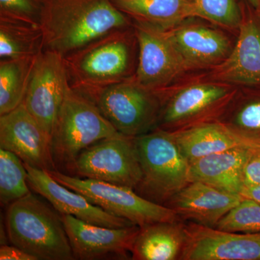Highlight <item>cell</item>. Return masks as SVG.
Segmentation results:
<instances>
[{"label":"cell","mask_w":260,"mask_h":260,"mask_svg":"<svg viewBox=\"0 0 260 260\" xmlns=\"http://www.w3.org/2000/svg\"><path fill=\"white\" fill-rule=\"evenodd\" d=\"M129 23L112 0H44V49L65 57L108 32L129 28Z\"/></svg>","instance_id":"cell-1"},{"label":"cell","mask_w":260,"mask_h":260,"mask_svg":"<svg viewBox=\"0 0 260 260\" xmlns=\"http://www.w3.org/2000/svg\"><path fill=\"white\" fill-rule=\"evenodd\" d=\"M8 239L38 260L75 259L61 216L32 193L9 205Z\"/></svg>","instance_id":"cell-2"},{"label":"cell","mask_w":260,"mask_h":260,"mask_svg":"<svg viewBox=\"0 0 260 260\" xmlns=\"http://www.w3.org/2000/svg\"><path fill=\"white\" fill-rule=\"evenodd\" d=\"M142 179L138 194L166 205L191 182L190 162L181 152L172 133L155 128L136 137Z\"/></svg>","instance_id":"cell-3"},{"label":"cell","mask_w":260,"mask_h":260,"mask_svg":"<svg viewBox=\"0 0 260 260\" xmlns=\"http://www.w3.org/2000/svg\"><path fill=\"white\" fill-rule=\"evenodd\" d=\"M127 28L108 32L65 56L72 88L87 95L127 80L131 59Z\"/></svg>","instance_id":"cell-4"},{"label":"cell","mask_w":260,"mask_h":260,"mask_svg":"<svg viewBox=\"0 0 260 260\" xmlns=\"http://www.w3.org/2000/svg\"><path fill=\"white\" fill-rule=\"evenodd\" d=\"M117 133L93 101L71 87L51 138L54 160L68 167L85 148Z\"/></svg>","instance_id":"cell-5"},{"label":"cell","mask_w":260,"mask_h":260,"mask_svg":"<svg viewBox=\"0 0 260 260\" xmlns=\"http://www.w3.org/2000/svg\"><path fill=\"white\" fill-rule=\"evenodd\" d=\"M47 172L54 180L83 194L93 204L112 215L126 219L140 228L181 220L171 208L143 198L131 188L95 179L72 177L58 170Z\"/></svg>","instance_id":"cell-6"},{"label":"cell","mask_w":260,"mask_h":260,"mask_svg":"<svg viewBox=\"0 0 260 260\" xmlns=\"http://www.w3.org/2000/svg\"><path fill=\"white\" fill-rule=\"evenodd\" d=\"M85 95L121 134L136 138L158 124L161 99L155 90L135 80H124Z\"/></svg>","instance_id":"cell-7"},{"label":"cell","mask_w":260,"mask_h":260,"mask_svg":"<svg viewBox=\"0 0 260 260\" xmlns=\"http://www.w3.org/2000/svg\"><path fill=\"white\" fill-rule=\"evenodd\" d=\"M68 167L78 177L133 189L138 187L142 179L136 140L120 133L85 148Z\"/></svg>","instance_id":"cell-8"},{"label":"cell","mask_w":260,"mask_h":260,"mask_svg":"<svg viewBox=\"0 0 260 260\" xmlns=\"http://www.w3.org/2000/svg\"><path fill=\"white\" fill-rule=\"evenodd\" d=\"M234 95L229 87L220 84L185 87L162 103L157 128L174 133L217 121Z\"/></svg>","instance_id":"cell-9"},{"label":"cell","mask_w":260,"mask_h":260,"mask_svg":"<svg viewBox=\"0 0 260 260\" xmlns=\"http://www.w3.org/2000/svg\"><path fill=\"white\" fill-rule=\"evenodd\" d=\"M70 88L64 56L44 49L36 61L23 104L51 138Z\"/></svg>","instance_id":"cell-10"},{"label":"cell","mask_w":260,"mask_h":260,"mask_svg":"<svg viewBox=\"0 0 260 260\" xmlns=\"http://www.w3.org/2000/svg\"><path fill=\"white\" fill-rule=\"evenodd\" d=\"M0 147L32 167L57 170L51 138L23 104L0 116Z\"/></svg>","instance_id":"cell-11"},{"label":"cell","mask_w":260,"mask_h":260,"mask_svg":"<svg viewBox=\"0 0 260 260\" xmlns=\"http://www.w3.org/2000/svg\"><path fill=\"white\" fill-rule=\"evenodd\" d=\"M180 260H260V232L233 233L185 223Z\"/></svg>","instance_id":"cell-12"},{"label":"cell","mask_w":260,"mask_h":260,"mask_svg":"<svg viewBox=\"0 0 260 260\" xmlns=\"http://www.w3.org/2000/svg\"><path fill=\"white\" fill-rule=\"evenodd\" d=\"M75 259H127L140 232L136 225L108 228L87 223L70 215H61Z\"/></svg>","instance_id":"cell-13"},{"label":"cell","mask_w":260,"mask_h":260,"mask_svg":"<svg viewBox=\"0 0 260 260\" xmlns=\"http://www.w3.org/2000/svg\"><path fill=\"white\" fill-rule=\"evenodd\" d=\"M139 55L135 80L156 91L187 70L166 30L140 23L135 25Z\"/></svg>","instance_id":"cell-14"},{"label":"cell","mask_w":260,"mask_h":260,"mask_svg":"<svg viewBox=\"0 0 260 260\" xmlns=\"http://www.w3.org/2000/svg\"><path fill=\"white\" fill-rule=\"evenodd\" d=\"M24 165L28 174L27 181L29 186L47 199L61 215H73L87 223L108 228L134 225L126 219L108 213L90 203L83 194L59 184L46 171L26 164Z\"/></svg>","instance_id":"cell-15"},{"label":"cell","mask_w":260,"mask_h":260,"mask_svg":"<svg viewBox=\"0 0 260 260\" xmlns=\"http://www.w3.org/2000/svg\"><path fill=\"white\" fill-rule=\"evenodd\" d=\"M242 200L240 194L193 181L174 195L165 206L174 210L182 221L215 228Z\"/></svg>","instance_id":"cell-16"},{"label":"cell","mask_w":260,"mask_h":260,"mask_svg":"<svg viewBox=\"0 0 260 260\" xmlns=\"http://www.w3.org/2000/svg\"><path fill=\"white\" fill-rule=\"evenodd\" d=\"M237 44L225 60L215 68L214 79L225 83L260 86V23L242 20Z\"/></svg>","instance_id":"cell-17"},{"label":"cell","mask_w":260,"mask_h":260,"mask_svg":"<svg viewBox=\"0 0 260 260\" xmlns=\"http://www.w3.org/2000/svg\"><path fill=\"white\" fill-rule=\"evenodd\" d=\"M166 32L187 70L222 62L232 51L227 38L208 27L184 25Z\"/></svg>","instance_id":"cell-18"},{"label":"cell","mask_w":260,"mask_h":260,"mask_svg":"<svg viewBox=\"0 0 260 260\" xmlns=\"http://www.w3.org/2000/svg\"><path fill=\"white\" fill-rule=\"evenodd\" d=\"M258 153L259 150L255 149L237 147L198 159L190 164L191 181L240 194L244 168L251 157Z\"/></svg>","instance_id":"cell-19"},{"label":"cell","mask_w":260,"mask_h":260,"mask_svg":"<svg viewBox=\"0 0 260 260\" xmlns=\"http://www.w3.org/2000/svg\"><path fill=\"white\" fill-rule=\"evenodd\" d=\"M185 223L162 222L140 228L132 259L180 260L186 243Z\"/></svg>","instance_id":"cell-20"},{"label":"cell","mask_w":260,"mask_h":260,"mask_svg":"<svg viewBox=\"0 0 260 260\" xmlns=\"http://www.w3.org/2000/svg\"><path fill=\"white\" fill-rule=\"evenodd\" d=\"M172 134L190 164L203 157L237 147L249 148L218 121L191 126Z\"/></svg>","instance_id":"cell-21"},{"label":"cell","mask_w":260,"mask_h":260,"mask_svg":"<svg viewBox=\"0 0 260 260\" xmlns=\"http://www.w3.org/2000/svg\"><path fill=\"white\" fill-rule=\"evenodd\" d=\"M117 9L137 23L168 30L195 17L193 0H112Z\"/></svg>","instance_id":"cell-22"},{"label":"cell","mask_w":260,"mask_h":260,"mask_svg":"<svg viewBox=\"0 0 260 260\" xmlns=\"http://www.w3.org/2000/svg\"><path fill=\"white\" fill-rule=\"evenodd\" d=\"M39 55L0 61V115L23 104Z\"/></svg>","instance_id":"cell-23"},{"label":"cell","mask_w":260,"mask_h":260,"mask_svg":"<svg viewBox=\"0 0 260 260\" xmlns=\"http://www.w3.org/2000/svg\"><path fill=\"white\" fill-rule=\"evenodd\" d=\"M217 121L249 148L260 150V95L243 98L232 106L229 104Z\"/></svg>","instance_id":"cell-24"},{"label":"cell","mask_w":260,"mask_h":260,"mask_svg":"<svg viewBox=\"0 0 260 260\" xmlns=\"http://www.w3.org/2000/svg\"><path fill=\"white\" fill-rule=\"evenodd\" d=\"M44 50L39 27L0 20V57L18 59L37 56Z\"/></svg>","instance_id":"cell-25"},{"label":"cell","mask_w":260,"mask_h":260,"mask_svg":"<svg viewBox=\"0 0 260 260\" xmlns=\"http://www.w3.org/2000/svg\"><path fill=\"white\" fill-rule=\"evenodd\" d=\"M23 160L9 150L0 148V202L10 205L30 194Z\"/></svg>","instance_id":"cell-26"},{"label":"cell","mask_w":260,"mask_h":260,"mask_svg":"<svg viewBox=\"0 0 260 260\" xmlns=\"http://www.w3.org/2000/svg\"><path fill=\"white\" fill-rule=\"evenodd\" d=\"M215 229L233 233L260 232V204L243 198L221 218Z\"/></svg>","instance_id":"cell-27"},{"label":"cell","mask_w":260,"mask_h":260,"mask_svg":"<svg viewBox=\"0 0 260 260\" xmlns=\"http://www.w3.org/2000/svg\"><path fill=\"white\" fill-rule=\"evenodd\" d=\"M195 17L222 26L234 28L242 23V14L236 0H193Z\"/></svg>","instance_id":"cell-28"},{"label":"cell","mask_w":260,"mask_h":260,"mask_svg":"<svg viewBox=\"0 0 260 260\" xmlns=\"http://www.w3.org/2000/svg\"><path fill=\"white\" fill-rule=\"evenodd\" d=\"M44 0H0V20L41 28Z\"/></svg>","instance_id":"cell-29"},{"label":"cell","mask_w":260,"mask_h":260,"mask_svg":"<svg viewBox=\"0 0 260 260\" xmlns=\"http://www.w3.org/2000/svg\"><path fill=\"white\" fill-rule=\"evenodd\" d=\"M242 181L243 188L260 184V153L254 154L246 162L243 170Z\"/></svg>","instance_id":"cell-30"},{"label":"cell","mask_w":260,"mask_h":260,"mask_svg":"<svg viewBox=\"0 0 260 260\" xmlns=\"http://www.w3.org/2000/svg\"><path fill=\"white\" fill-rule=\"evenodd\" d=\"M0 259L1 260H38L37 258L18 246L8 245L0 247Z\"/></svg>","instance_id":"cell-31"},{"label":"cell","mask_w":260,"mask_h":260,"mask_svg":"<svg viewBox=\"0 0 260 260\" xmlns=\"http://www.w3.org/2000/svg\"><path fill=\"white\" fill-rule=\"evenodd\" d=\"M240 195L244 198L254 200L260 204V184L243 188Z\"/></svg>","instance_id":"cell-32"},{"label":"cell","mask_w":260,"mask_h":260,"mask_svg":"<svg viewBox=\"0 0 260 260\" xmlns=\"http://www.w3.org/2000/svg\"><path fill=\"white\" fill-rule=\"evenodd\" d=\"M249 4L256 10H260V0H248Z\"/></svg>","instance_id":"cell-33"}]
</instances>
